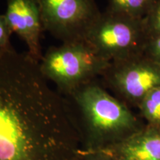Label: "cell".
I'll return each instance as SVG.
<instances>
[{
  "label": "cell",
  "mask_w": 160,
  "mask_h": 160,
  "mask_svg": "<svg viewBox=\"0 0 160 160\" xmlns=\"http://www.w3.org/2000/svg\"><path fill=\"white\" fill-rule=\"evenodd\" d=\"M80 145L62 97L39 62L0 53V160H73Z\"/></svg>",
  "instance_id": "cell-1"
},
{
  "label": "cell",
  "mask_w": 160,
  "mask_h": 160,
  "mask_svg": "<svg viewBox=\"0 0 160 160\" xmlns=\"http://www.w3.org/2000/svg\"><path fill=\"white\" fill-rule=\"evenodd\" d=\"M61 96L84 151L108 150L145 125L96 79Z\"/></svg>",
  "instance_id": "cell-2"
},
{
  "label": "cell",
  "mask_w": 160,
  "mask_h": 160,
  "mask_svg": "<svg viewBox=\"0 0 160 160\" xmlns=\"http://www.w3.org/2000/svg\"><path fill=\"white\" fill-rule=\"evenodd\" d=\"M110 63L82 40L50 48L39 65L45 79L54 84L59 94L65 95L102 77Z\"/></svg>",
  "instance_id": "cell-3"
},
{
  "label": "cell",
  "mask_w": 160,
  "mask_h": 160,
  "mask_svg": "<svg viewBox=\"0 0 160 160\" xmlns=\"http://www.w3.org/2000/svg\"><path fill=\"white\" fill-rule=\"evenodd\" d=\"M148 39L142 19L106 10L91 25L85 40L111 62L143 54Z\"/></svg>",
  "instance_id": "cell-4"
},
{
  "label": "cell",
  "mask_w": 160,
  "mask_h": 160,
  "mask_svg": "<svg viewBox=\"0 0 160 160\" xmlns=\"http://www.w3.org/2000/svg\"><path fill=\"white\" fill-rule=\"evenodd\" d=\"M102 77L116 97L137 108L150 91L160 87V66L143 53L111 62Z\"/></svg>",
  "instance_id": "cell-5"
},
{
  "label": "cell",
  "mask_w": 160,
  "mask_h": 160,
  "mask_svg": "<svg viewBox=\"0 0 160 160\" xmlns=\"http://www.w3.org/2000/svg\"><path fill=\"white\" fill-rule=\"evenodd\" d=\"M44 31L65 42L85 40L102 13L94 0H36Z\"/></svg>",
  "instance_id": "cell-6"
},
{
  "label": "cell",
  "mask_w": 160,
  "mask_h": 160,
  "mask_svg": "<svg viewBox=\"0 0 160 160\" xmlns=\"http://www.w3.org/2000/svg\"><path fill=\"white\" fill-rule=\"evenodd\" d=\"M12 33H16L28 48V54L39 63L43 57L41 48L44 28L36 0H7L5 14Z\"/></svg>",
  "instance_id": "cell-7"
},
{
  "label": "cell",
  "mask_w": 160,
  "mask_h": 160,
  "mask_svg": "<svg viewBox=\"0 0 160 160\" xmlns=\"http://www.w3.org/2000/svg\"><path fill=\"white\" fill-rule=\"evenodd\" d=\"M107 151L117 160H160V130L145 124Z\"/></svg>",
  "instance_id": "cell-8"
},
{
  "label": "cell",
  "mask_w": 160,
  "mask_h": 160,
  "mask_svg": "<svg viewBox=\"0 0 160 160\" xmlns=\"http://www.w3.org/2000/svg\"><path fill=\"white\" fill-rule=\"evenodd\" d=\"M154 0H108V11L134 19H143Z\"/></svg>",
  "instance_id": "cell-9"
},
{
  "label": "cell",
  "mask_w": 160,
  "mask_h": 160,
  "mask_svg": "<svg viewBox=\"0 0 160 160\" xmlns=\"http://www.w3.org/2000/svg\"><path fill=\"white\" fill-rule=\"evenodd\" d=\"M137 108L139 117L145 120V124L160 130V87L150 91Z\"/></svg>",
  "instance_id": "cell-10"
},
{
  "label": "cell",
  "mask_w": 160,
  "mask_h": 160,
  "mask_svg": "<svg viewBox=\"0 0 160 160\" xmlns=\"http://www.w3.org/2000/svg\"><path fill=\"white\" fill-rule=\"evenodd\" d=\"M142 21L148 37L160 36V0H154Z\"/></svg>",
  "instance_id": "cell-11"
},
{
  "label": "cell",
  "mask_w": 160,
  "mask_h": 160,
  "mask_svg": "<svg viewBox=\"0 0 160 160\" xmlns=\"http://www.w3.org/2000/svg\"><path fill=\"white\" fill-rule=\"evenodd\" d=\"M12 31L4 14H0V53L13 48L11 43Z\"/></svg>",
  "instance_id": "cell-12"
},
{
  "label": "cell",
  "mask_w": 160,
  "mask_h": 160,
  "mask_svg": "<svg viewBox=\"0 0 160 160\" xmlns=\"http://www.w3.org/2000/svg\"><path fill=\"white\" fill-rule=\"evenodd\" d=\"M144 55L160 66V36L148 39Z\"/></svg>",
  "instance_id": "cell-13"
},
{
  "label": "cell",
  "mask_w": 160,
  "mask_h": 160,
  "mask_svg": "<svg viewBox=\"0 0 160 160\" xmlns=\"http://www.w3.org/2000/svg\"><path fill=\"white\" fill-rule=\"evenodd\" d=\"M73 160H117L107 150L88 151L80 149Z\"/></svg>",
  "instance_id": "cell-14"
}]
</instances>
